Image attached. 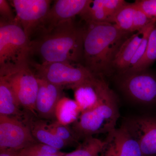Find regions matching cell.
Here are the masks:
<instances>
[{
	"instance_id": "6da1fadb",
	"label": "cell",
	"mask_w": 156,
	"mask_h": 156,
	"mask_svg": "<svg viewBox=\"0 0 156 156\" xmlns=\"http://www.w3.org/2000/svg\"><path fill=\"white\" fill-rule=\"evenodd\" d=\"M84 23L82 64L96 76L110 75L115 72L113 63L118 50L132 34L110 23Z\"/></svg>"
},
{
	"instance_id": "7a4b0ae2",
	"label": "cell",
	"mask_w": 156,
	"mask_h": 156,
	"mask_svg": "<svg viewBox=\"0 0 156 156\" xmlns=\"http://www.w3.org/2000/svg\"><path fill=\"white\" fill-rule=\"evenodd\" d=\"M30 57H39L41 64L55 62L83 63L82 25L74 20L59 26L48 34L31 41Z\"/></svg>"
},
{
	"instance_id": "3957f363",
	"label": "cell",
	"mask_w": 156,
	"mask_h": 156,
	"mask_svg": "<svg viewBox=\"0 0 156 156\" xmlns=\"http://www.w3.org/2000/svg\"><path fill=\"white\" fill-rule=\"evenodd\" d=\"M31 41L20 24L0 22V76L29 65Z\"/></svg>"
},
{
	"instance_id": "277c9868",
	"label": "cell",
	"mask_w": 156,
	"mask_h": 156,
	"mask_svg": "<svg viewBox=\"0 0 156 156\" xmlns=\"http://www.w3.org/2000/svg\"><path fill=\"white\" fill-rule=\"evenodd\" d=\"M119 116L116 96L110 89L97 105L81 112L71 128L79 140L108 134L116 128Z\"/></svg>"
},
{
	"instance_id": "5b68a950",
	"label": "cell",
	"mask_w": 156,
	"mask_h": 156,
	"mask_svg": "<svg viewBox=\"0 0 156 156\" xmlns=\"http://www.w3.org/2000/svg\"><path fill=\"white\" fill-rule=\"evenodd\" d=\"M118 88L129 100L146 105L156 104V74L148 69H127L117 73Z\"/></svg>"
},
{
	"instance_id": "8992f818",
	"label": "cell",
	"mask_w": 156,
	"mask_h": 156,
	"mask_svg": "<svg viewBox=\"0 0 156 156\" xmlns=\"http://www.w3.org/2000/svg\"><path fill=\"white\" fill-rule=\"evenodd\" d=\"M30 65L38 77L56 86L73 87L96 77L80 63L55 62L41 64L30 60Z\"/></svg>"
},
{
	"instance_id": "52a82bcc",
	"label": "cell",
	"mask_w": 156,
	"mask_h": 156,
	"mask_svg": "<svg viewBox=\"0 0 156 156\" xmlns=\"http://www.w3.org/2000/svg\"><path fill=\"white\" fill-rule=\"evenodd\" d=\"M0 77L4 78L9 83L21 107L28 114L37 117L35 104L38 82L30 66Z\"/></svg>"
},
{
	"instance_id": "ba28073f",
	"label": "cell",
	"mask_w": 156,
	"mask_h": 156,
	"mask_svg": "<svg viewBox=\"0 0 156 156\" xmlns=\"http://www.w3.org/2000/svg\"><path fill=\"white\" fill-rule=\"evenodd\" d=\"M50 0H13L16 20L30 40L38 32L51 7Z\"/></svg>"
},
{
	"instance_id": "9c48e42d",
	"label": "cell",
	"mask_w": 156,
	"mask_h": 156,
	"mask_svg": "<svg viewBox=\"0 0 156 156\" xmlns=\"http://www.w3.org/2000/svg\"><path fill=\"white\" fill-rule=\"evenodd\" d=\"M37 143L26 124L15 117L0 115V150L18 151Z\"/></svg>"
},
{
	"instance_id": "30bf717a",
	"label": "cell",
	"mask_w": 156,
	"mask_h": 156,
	"mask_svg": "<svg viewBox=\"0 0 156 156\" xmlns=\"http://www.w3.org/2000/svg\"><path fill=\"white\" fill-rule=\"evenodd\" d=\"M123 125L139 144L144 156H156V116L133 117Z\"/></svg>"
},
{
	"instance_id": "8fae6325",
	"label": "cell",
	"mask_w": 156,
	"mask_h": 156,
	"mask_svg": "<svg viewBox=\"0 0 156 156\" xmlns=\"http://www.w3.org/2000/svg\"><path fill=\"white\" fill-rule=\"evenodd\" d=\"M89 2V0L55 1L36 36L49 33L59 26L73 20L83 12Z\"/></svg>"
},
{
	"instance_id": "7c38bea8",
	"label": "cell",
	"mask_w": 156,
	"mask_h": 156,
	"mask_svg": "<svg viewBox=\"0 0 156 156\" xmlns=\"http://www.w3.org/2000/svg\"><path fill=\"white\" fill-rule=\"evenodd\" d=\"M107 134L102 156H144L138 144L123 125Z\"/></svg>"
},
{
	"instance_id": "4fadbf2b",
	"label": "cell",
	"mask_w": 156,
	"mask_h": 156,
	"mask_svg": "<svg viewBox=\"0 0 156 156\" xmlns=\"http://www.w3.org/2000/svg\"><path fill=\"white\" fill-rule=\"evenodd\" d=\"M37 77L39 85L35 104L37 116L44 119H54L56 118L57 105L63 97V87Z\"/></svg>"
},
{
	"instance_id": "5bb4252c",
	"label": "cell",
	"mask_w": 156,
	"mask_h": 156,
	"mask_svg": "<svg viewBox=\"0 0 156 156\" xmlns=\"http://www.w3.org/2000/svg\"><path fill=\"white\" fill-rule=\"evenodd\" d=\"M147 26L132 34L121 45L113 63L114 70L117 73L122 72L130 67L131 62L144 36Z\"/></svg>"
},
{
	"instance_id": "9a60e30c",
	"label": "cell",
	"mask_w": 156,
	"mask_h": 156,
	"mask_svg": "<svg viewBox=\"0 0 156 156\" xmlns=\"http://www.w3.org/2000/svg\"><path fill=\"white\" fill-rule=\"evenodd\" d=\"M30 115L24 120V123L30 129L33 136L38 142L50 146L60 150L67 144L50 131L48 124L44 120L37 119Z\"/></svg>"
},
{
	"instance_id": "2e32d148",
	"label": "cell",
	"mask_w": 156,
	"mask_h": 156,
	"mask_svg": "<svg viewBox=\"0 0 156 156\" xmlns=\"http://www.w3.org/2000/svg\"><path fill=\"white\" fill-rule=\"evenodd\" d=\"M21 107L9 83L0 77V115L20 119L24 115Z\"/></svg>"
},
{
	"instance_id": "e0dca14e",
	"label": "cell",
	"mask_w": 156,
	"mask_h": 156,
	"mask_svg": "<svg viewBox=\"0 0 156 156\" xmlns=\"http://www.w3.org/2000/svg\"><path fill=\"white\" fill-rule=\"evenodd\" d=\"M79 16L83 22L111 23L110 17L104 6L103 0H89Z\"/></svg>"
},
{
	"instance_id": "ac0fdd59",
	"label": "cell",
	"mask_w": 156,
	"mask_h": 156,
	"mask_svg": "<svg viewBox=\"0 0 156 156\" xmlns=\"http://www.w3.org/2000/svg\"><path fill=\"white\" fill-rule=\"evenodd\" d=\"M135 9L134 3H127L115 14L112 23L125 32L130 34L134 32L133 26Z\"/></svg>"
},
{
	"instance_id": "d6986e66",
	"label": "cell",
	"mask_w": 156,
	"mask_h": 156,
	"mask_svg": "<svg viewBox=\"0 0 156 156\" xmlns=\"http://www.w3.org/2000/svg\"><path fill=\"white\" fill-rule=\"evenodd\" d=\"M104 144V140L89 136L83 139L76 149L64 156H102Z\"/></svg>"
},
{
	"instance_id": "ffe728a7",
	"label": "cell",
	"mask_w": 156,
	"mask_h": 156,
	"mask_svg": "<svg viewBox=\"0 0 156 156\" xmlns=\"http://www.w3.org/2000/svg\"><path fill=\"white\" fill-rule=\"evenodd\" d=\"M156 61V24L151 31L149 37L147 48L143 57L133 67L128 69L144 70L148 69Z\"/></svg>"
},
{
	"instance_id": "44dd1931",
	"label": "cell",
	"mask_w": 156,
	"mask_h": 156,
	"mask_svg": "<svg viewBox=\"0 0 156 156\" xmlns=\"http://www.w3.org/2000/svg\"><path fill=\"white\" fill-rule=\"evenodd\" d=\"M48 128L50 131L59 137L67 144L68 146L79 144V138L76 135L71 128L68 127L57 121L48 125Z\"/></svg>"
},
{
	"instance_id": "7402d4cb",
	"label": "cell",
	"mask_w": 156,
	"mask_h": 156,
	"mask_svg": "<svg viewBox=\"0 0 156 156\" xmlns=\"http://www.w3.org/2000/svg\"><path fill=\"white\" fill-rule=\"evenodd\" d=\"M156 24V19H154L147 26L144 36L143 38L141 43H140V44L139 47L137 49V51H136L134 57H133V59L131 62L130 67L129 68L133 67L134 66L136 65L143 57L145 53L146 50L147 48L150 34L151 31L152 30Z\"/></svg>"
},
{
	"instance_id": "603a6c76",
	"label": "cell",
	"mask_w": 156,
	"mask_h": 156,
	"mask_svg": "<svg viewBox=\"0 0 156 156\" xmlns=\"http://www.w3.org/2000/svg\"><path fill=\"white\" fill-rule=\"evenodd\" d=\"M21 150L28 153L47 155L54 154L60 152V151L57 149L39 142L29 146Z\"/></svg>"
},
{
	"instance_id": "cb8c5ba5",
	"label": "cell",
	"mask_w": 156,
	"mask_h": 156,
	"mask_svg": "<svg viewBox=\"0 0 156 156\" xmlns=\"http://www.w3.org/2000/svg\"><path fill=\"white\" fill-rule=\"evenodd\" d=\"M0 22L13 23L16 22V16L12 11L11 6L6 0H0Z\"/></svg>"
},
{
	"instance_id": "d4e9b609",
	"label": "cell",
	"mask_w": 156,
	"mask_h": 156,
	"mask_svg": "<svg viewBox=\"0 0 156 156\" xmlns=\"http://www.w3.org/2000/svg\"><path fill=\"white\" fill-rule=\"evenodd\" d=\"M134 3L152 19H156V0H137Z\"/></svg>"
},
{
	"instance_id": "484cf974",
	"label": "cell",
	"mask_w": 156,
	"mask_h": 156,
	"mask_svg": "<svg viewBox=\"0 0 156 156\" xmlns=\"http://www.w3.org/2000/svg\"><path fill=\"white\" fill-rule=\"evenodd\" d=\"M66 153L60 151L58 153L54 154H42L28 153L25 152L22 150L17 151V156H64Z\"/></svg>"
},
{
	"instance_id": "4316f807",
	"label": "cell",
	"mask_w": 156,
	"mask_h": 156,
	"mask_svg": "<svg viewBox=\"0 0 156 156\" xmlns=\"http://www.w3.org/2000/svg\"><path fill=\"white\" fill-rule=\"evenodd\" d=\"M17 151L10 149L0 150V156H16Z\"/></svg>"
},
{
	"instance_id": "83f0119b",
	"label": "cell",
	"mask_w": 156,
	"mask_h": 156,
	"mask_svg": "<svg viewBox=\"0 0 156 156\" xmlns=\"http://www.w3.org/2000/svg\"><path fill=\"white\" fill-rule=\"evenodd\" d=\"M16 156H17V155H16Z\"/></svg>"
}]
</instances>
